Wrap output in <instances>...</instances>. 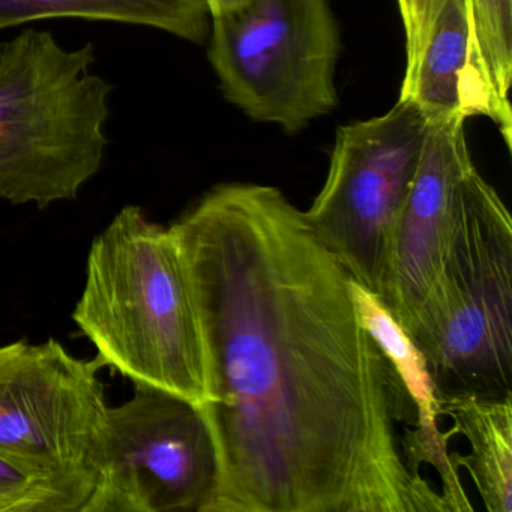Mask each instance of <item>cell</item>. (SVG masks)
<instances>
[{
    "label": "cell",
    "instance_id": "cell-15",
    "mask_svg": "<svg viewBox=\"0 0 512 512\" xmlns=\"http://www.w3.org/2000/svg\"><path fill=\"white\" fill-rule=\"evenodd\" d=\"M0 512H67V508L46 479L0 455Z\"/></svg>",
    "mask_w": 512,
    "mask_h": 512
},
{
    "label": "cell",
    "instance_id": "cell-16",
    "mask_svg": "<svg viewBox=\"0 0 512 512\" xmlns=\"http://www.w3.org/2000/svg\"><path fill=\"white\" fill-rule=\"evenodd\" d=\"M406 38V68L412 67L427 41L445 0H397Z\"/></svg>",
    "mask_w": 512,
    "mask_h": 512
},
{
    "label": "cell",
    "instance_id": "cell-1",
    "mask_svg": "<svg viewBox=\"0 0 512 512\" xmlns=\"http://www.w3.org/2000/svg\"><path fill=\"white\" fill-rule=\"evenodd\" d=\"M170 229L202 338L208 512H448L407 466L398 425L415 409L304 212L235 182Z\"/></svg>",
    "mask_w": 512,
    "mask_h": 512
},
{
    "label": "cell",
    "instance_id": "cell-14",
    "mask_svg": "<svg viewBox=\"0 0 512 512\" xmlns=\"http://www.w3.org/2000/svg\"><path fill=\"white\" fill-rule=\"evenodd\" d=\"M476 71L496 107L506 146L512 145V0H467Z\"/></svg>",
    "mask_w": 512,
    "mask_h": 512
},
{
    "label": "cell",
    "instance_id": "cell-5",
    "mask_svg": "<svg viewBox=\"0 0 512 512\" xmlns=\"http://www.w3.org/2000/svg\"><path fill=\"white\" fill-rule=\"evenodd\" d=\"M340 52L328 0H247L212 17L209 62L227 100L287 133L334 112Z\"/></svg>",
    "mask_w": 512,
    "mask_h": 512
},
{
    "label": "cell",
    "instance_id": "cell-8",
    "mask_svg": "<svg viewBox=\"0 0 512 512\" xmlns=\"http://www.w3.org/2000/svg\"><path fill=\"white\" fill-rule=\"evenodd\" d=\"M107 407L94 490L82 512H208L217 454L199 406L134 386Z\"/></svg>",
    "mask_w": 512,
    "mask_h": 512
},
{
    "label": "cell",
    "instance_id": "cell-17",
    "mask_svg": "<svg viewBox=\"0 0 512 512\" xmlns=\"http://www.w3.org/2000/svg\"><path fill=\"white\" fill-rule=\"evenodd\" d=\"M244 2H247V0H206V5H208L211 17H215L227 13V11L235 10Z\"/></svg>",
    "mask_w": 512,
    "mask_h": 512
},
{
    "label": "cell",
    "instance_id": "cell-2",
    "mask_svg": "<svg viewBox=\"0 0 512 512\" xmlns=\"http://www.w3.org/2000/svg\"><path fill=\"white\" fill-rule=\"evenodd\" d=\"M106 368L202 406L205 364L175 233L125 206L94 239L73 313Z\"/></svg>",
    "mask_w": 512,
    "mask_h": 512
},
{
    "label": "cell",
    "instance_id": "cell-3",
    "mask_svg": "<svg viewBox=\"0 0 512 512\" xmlns=\"http://www.w3.org/2000/svg\"><path fill=\"white\" fill-rule=\"evenodd\" d=\"M95 59L32 28L0 44V199L47 208L100 172L112 86Z\"/></svg>",
    "mask_w": 512,
    "mask_h": 512
},
{
    "label": "cell",
    "instance_id": "cell-13",
    "mask_svg": "<svg viewBox=\"0 0 512 512\" xmlns=\"http://www.w3.org/2000/svg\"><path fill=\"white\" fill-rule=\"evenodd\" d=\"M209 17L206 0H0V31L80 19L145 26L200 44L208 38Z\"/></svg>",
    "mask_w": 512,
    "mask_h": 512
},
{
    "label": "cell",
    "instance_id": "cell-12",
    "mask_svg": "<svg viewBox=\"0 0 512 512\" xmlns=\"http://www.w3.org/2000/svg\"><path fill=\"white\" fill-rule=\"evenodd\" d=\"M440 413L454 421L470 445L455 452L458 469L467 470L488 512L512 511V394L505 397L439 398Z\"/></svg>",
    "mask_w": 512,
    "mask_h": 512
},
{
    "label": "cell",
    "instance_id": "cell-10",
    "mask_svg": "<svg viewBox=\"0 0 512 512\" xmlns=\"http://www.w3.org/2000/svg\"><path fill=\"white\" fill-rule=\"evenodd\" d=\"M352 295L365 328L373 335L416 412V427L401 433L407 466L421 473L422 464H430L442 479V496L448 511L472 512L473 506L460 481V469L455 464V452H449V439L457 436V430L454 425L451 430H440L439 397L424 356L376 293L352 280Z\"/></svg>",
    "mask_w": 512,
    "mask_h": 512
},
{
    "label": "cell",
    "instance_id": "cell-11",
    "mask_svg": "<svg viewBox=\"0 0 512 512\" xmlns=\"http://www.w3.org/2000/svg\"><path fill=\"white\" fill-rule=\"evenodd\" d=\"M400 98L428 124L485 116L499 125L496 107L476 71L467 0H445L415 64L404 71Z\"/></svg>",
    "mask_w": 512,
    "mask_h": 512
},
{
    "label": "cell",
    "instance_id": "cell-7",
    "mask_svg": "<svg viewBox=\"0 0 512 512\" xmlns=\"http://www.w3.org/2000/svg\"><path fill=\"white\" fill-rule=\"evenodd\" d=\"M428 130L421 110L404 98L385 115L338 128L325 184L304 212L349 277L377 296Z\"/></svg>",
    "mask_w": 512,
    "mask_h": 512
},
{
    "label": "cell",
    "instance_id": "cell-4",
    "mask_svg": "<svg viewBox=\"0 0 512 512\" xmlns=\"http://www.w3.org/2000/svg\"><path fill=\"white\" fill-rule=\"evenodd\" d=\"M406 334L437 397L512 394V220L476 167L461 184L439 277Z\"/></svg>",
    "mask_w": 512,
    "mask_h": 512
},
{
    "label": "cell",
    "instance_id": "cell-9",
    "mask_svg": "<svg viewBox=\"0 0 512 512\" xmlns=\"http://www.w3.org/2000/svg\"><path fill=\"white\" fill-rule=\"evenodd\" d=\"M466 121L430 125L418 172L398 221L388 272L379 298L409 331L430 295L451 238L461 184L475 167Z\"/></svg>",
    "mask_w": 512,
    "mask_h": 512
},
{
    "label": "cell",
    "instance_id": "cell-6",
    "mask_svg": "<svg viewBox=\"0 0 512 512\" xmlns=\"http://www.w3.org/2000/svg\"><path fill=\"white\" fill-rule=\"evenodd\" d=\"M103 359L58 340L0 346V455L46 479L67 512L94 490L106 422Z\"/></svg>",
    "mask_w": 512,
    "mask_h": 512
}]
</instances>
